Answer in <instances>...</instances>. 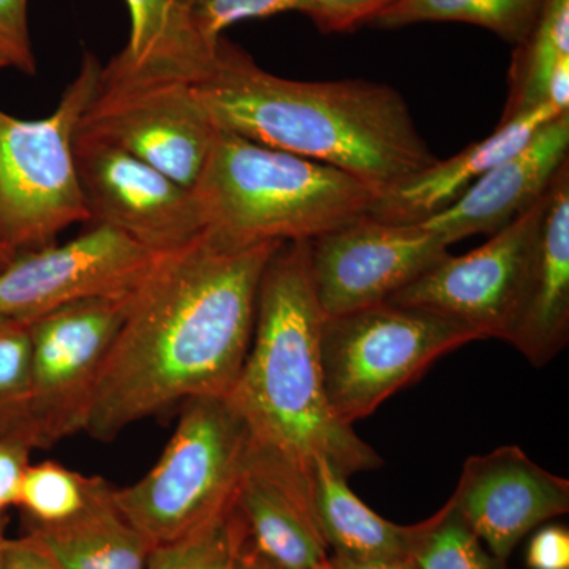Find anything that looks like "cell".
Returning a JSON list of instances; mask_svg holds the SVG:
<instances>
[{"label":"cell","instance_id":"1","mask_svg":"<svg viewBox=\"0 0 569 569\" xmlns=\"http://www.w3.org/2000/svg\"><path fill=\"white\" fill-rule=\"evenodd\" d=\"M283 242L222 249L203 234L159 254L129 298L84 432L127 427L201 396H230L252 343L266 264Z\"/></svg>","mask_w":569,"mask_h":569},{"label":"cell","instance_id":"2","mask_svg":"<svg viewBox=\"0 0 569 569\" xmlns=\"http://www.w3.org/2000/svg\"><path fill=\"white\" fill-rule=\"evenodd\" d=\"M192 86L217 129L346 171L377 192L438 160L391 86L287 80L223 37Z\"/></svg>","mask_w":569,"mask_h":569},{"label":"cell","instance_id":"3","mask_svg":"<svg viewBox=\"0 0 569 569\" xmlns=\"http://www.w3.org/2000/svg\"><path fill=\"white\" fill-rule=\"evenodd\" d=\"M323 320L310 241L283 242L261 277L252 343L230 397L254 445L309 477L323 459L350 478L383 460L332 411L321 369Z\"/></svg>","mask_w":569,"mask_h":569},{"label":"cell","instance_id":"4","mask_svg":"<svg viewBox=\"0 0 569 569\" xmlns=\"http://www.w3.org/2000/svg\"><path fill=\"white\" fill-rule=\"evenodd\" d=\"M192 190L201 234L222 249L313 241L369 213L378 193L346 171L222 129Z\"/></svg>","mask_w":569,"mask_h":569},{"label":"cell","instance_id":"5","mask_svg":"<svg viewBox=\"0 0 569 569\" xmlns=\"http://www.w3.org/2000/svg\"><path fill=\"white\" fill-rule=\"evenodd\" d=\"M252 441L230 396L186 400L159 462L112 490L116 508L152 548L186 537L233 507Z\"/></svg>","mask_w":569,"mask_h":569},{"label":"cell","instance_id":"6","mask_svg":"<svg viewBox=\"0 0 569 569\" xmlns=\"http://www.w3.org/2000/svg\"><path fill=\"white\" fill-rule=\"evenodd\" d=\"M102 66L86 52L56 110L24 121L0 110V252H33L56 244L74 223L91 222L73 144L99 84Z\"/></svg>","mask_w":569,"mask_h":569},{"label":"cell","instance_id":"7","mask_svg":"<svg viewBox=\"0 0 569 569\" xmlns=\"http://www.w3.org/2000/svg\"><path fill=\"white\" fill-rule=\"evenodd\" d=\"M475 340L481 337L451 318L389 301L325 317L320 356L332 411L353 426L438 359Z\"/></svg>","mask_w":569,"mask_h":569},{"label":"cell","instance_id":"8","mask_svg":"<svg viewBox=\"0 0 569 569\" xmlns=\"http://www.w3.org/2000/svg\"><path fill=\"white\" fill-rule=\"evenodd\" d=\"M77 132L132 153L182 186L193 187L217 127L192 82L137 73L112 58L102 67Z\"/></svg>","mask_w":569,"mask_h":569},{"label":"cell","instance_id":"9","mask_svg":"<svg viewBox=\"0 0 569 569\" xmlns=\"http://www.w3.org/2000/svg\"><path fill=\"white\" fill-rule=\"evenodd\" d=\"M130 295L74 302L28 323L33 449H50L63 438L84 432L97 381L126 318Z\"/></svg>","mask_w":569,"mask_h":569},{"label":"cell","instance_id":"10","mask_svg":"<svg viewBox=\"0 0 569 569\" xmlns=\"http://www.w3.org/2000/svg\"><path fill=\"white\" fill-rule=\"evenodd\" d=\"M545 200L546 194L485 246L462 257L448 252L388 301L451 318L481 340L507 342L526 290Z\"/></svg>","mask_w":569,"mask_h":569},{"label":"cell","instance_id":"11","mask_svg":"<svg viewBox=\"0 0 569 569\" xmlns=\"http://www.w3.org/2000/svg\"><path fill=\"white\" fill-rule=\"evenodd\" d=\"M157 258L121 230L96 223L66 244L11 258L0 271V318L32 323L74 302L129 296Z\"/></svg>","mask_w":569,"mask_h":569},{"label":"cell","instance_id":"12","mask_svg":"<svg viewBox=\"0 0 569 569\" xmlns=\"http://www.w3.org/2000/svg\"><path fill=\"white\" fill-rule=\"evenodd\" d=\"M422 223H391L365 213L310 241L313 284L325 317L388 301L448 253Z\"/></svg>","mask_w":569,"mask_h":569},{"label":"cell","instance_id":"13","mask_svg":"<svg viewBox=\"0 0 569 569\" xmlns=\"http://www.w3.org/2000/svg\"><path fill=\"white\" fill-rule=\"evenodd\" d=\"M73 153L91 222L110 224L157 254L181 249L203 233L192 187L78 132Z\"/></svg>","mask_w":569,"mask_h":569},{"label":"cell","instance_id":"14","mask_svg":"<svg viewBox=\"0 0 569 569\" xmlns=\"http://www.w3.org/2000/svg\"><path fill=\"white\" fill-rule=\"evenodd\" d=\"M449 500L486 548L507 561L531 530L567 515L569 481L509 445L467 459Z\"/></svg>","mask_w":569,"mask_h":569},{"label":"cell","instance_id":"15","mask_svg":"<svg viewBox=\"0 0 569 569\" xmlns=\"http://www.w3.org/2000/svg\"><path fill=\"white\" fill-rule=\"evenodd\" d=\"M312 478L252 441L233 501L250 545L283 569H313L328 557Z\"/></svg>","mask_w":569,"mask_h":569},{"label":"cell","instance_id":"16","mask_svg":"<svg viewBox=\"0 0 569 569\" xmlns=\"http://www.w3.org/2000/svg\"><path fill=\"white\" fill-rule=\"evenodd\" d=\"M568 151L569 112H565L545 123L518 152L490 168L458 201L421 223L448 246L468 236H493L545 197L569 160Z\"/></svg>","mask_w":569,"mask_h":569},{"label":"cell","instance_id":"17","mask_svg":"<svg viewBox=\"0 0 569 569\" xmlns=\"http://www.w3.org/2000/svg\"><path fill=\"white\" fill-rule=\"evenodd\" d=\"M508 343L545 367L569 342V160L546 193L526 290Z\"/></svg>","mask_w":569,"mask_h":569},{"label":"cell","instance_id":"18","mask_svg":"<svg viewBox=\"0 0 569 569\" xmlns=\"http://www.w3.org/2000/svg\"><path fill=\"white\" fill-rule=\"evenodd\" d=\"M559 116L561 112L552 104L541 103L498 123L490 137L473 142L451 159L437 160L425 170L380 190L369 216L391 223L425 222L458 201L490 168L518 152L545 123Z\"/></svg>","mask_w":569,"mask_h":569},{"label":"cell","instance_id":"19","mask_svg":"<svg viewBox=\"0 0 569 569\" xmlns=\"http://www.w3.org/2000/svg\"><path fill=\"white\" fill-rule=\"evenodd\" d=\"M331 463L317 459L312 496L321 533L336 556L355 560L410 559L425 531V522L397 526L378 516L348 488Z\"/></svg>","mask_w":569,"mask_h":569},{"label":"cell","instance_id":"20","mask_svg":"<svg viewBox=\"0 0 569 569\" xmlns=\"http://www.w3.org/2000/svg\"><path fill=\"white\" fill-rule=\"evenodd\" d=\"M132 18L127 47L116 61L137 73L197 82L216 62L217 47L198 33L192 0H126Z\"/></svg>","mask_w":569,"mask_h":569},{"label":"cell","instance_id":"21","mask_svg":"<svg viewBox=\"0 0 569 569\" xmlns=\"http://www.w3.org/2000/svg\"><path fill=\"white\" fill-rule=\"evenodd\" d=\"M26 535L47 550L59 569H146L152 550L116 508L112 492L73 522Z\"/></svg>","mask_w":569,"mask_h":569},{"label":"cell","instance_id":"22","mask_svg":"<svg viewBox=\"0 0 569 569\" xmlns=\"http://www.w3.org/2000/svg\"><path fill=\"white\" fill-rule=\"evenodd\" d=\"M569 61V0H545L538 20L520 43L509 70V96L500 122L546 103V89Z\"/></svg>","mask_w":569,"mask_h":569},{"label":"cell","instance_id":"23","mask_svg":"<svg viewBox=\"0 0 569 569\" xmlns=\"http://www.w3.org/2000/svg\"><path fill=\"white\" fill-rule=\"evenodd\" d=\"M107 479L88 477L56 460L31 463L22 478L17 508L28 530L66 526L112 492Z\"/></svg>","mask_w":569,"mask_h":569},{"label":"cell","instance_id":"24","mask_svg":"<svg viewBox=\"0 0 569 569\" xmlns=\"http://www.w3.org/2000/svg\"><path fill=\"white\" fill-rule=\"evenodd\" d=\"M545 0H397L373 24L403 28L418 22H467L520 43L538 20Z\"/></svg>","mask_w":569,"mask_h":569},{"label":"cell","instance_id":"25","mask_svg":"<svg viewBox=\"0 0 569 569\" xmlns=\"http://www.w3.org/2000/svg\"><path fill=\"white\" fill-rule=\"evenodd\" d=\"M418 569H508L467 526L451 500L433 518L413 550Z\"/></svg>","mask_w":569,"mask_h":569},{"label":"cell","instance_id":"26","mask_svg":"<svg viewBox=\"0 0 569 569\" xmlns=\"http://www.w3.org/2000/svg\"><path fill=\"white\" fill-rule=\"evenodd\" d=\"M31 355L29 325L0 320V437H20L33 449L29 433Z\"/></svg>","mask_w":569,"mask_h":569},{"label":"cell","instance_id":"27","mask_svg":"<svg viewBox=\"0 0 569 569\" xmlns=\"http://www.w3.org/2000/svg\"><path fill=\"white\" fill-rule=\"evenodd\" d=\"M239 533L241 523L231 507L192 533L152 548L146 569H230Z\"/></svg>","mask_w":569,"mask_h":569},{"label":"cell","instance_id":"28","mask_svg":"<svg viewBox=\"0 0 569 569\" xmlns=\"http://www.w3.org/2000/svg\"><path fill=\"white\" fill-rule=\"evenodd\" d=\"M306 0H192V18L198 33L217 47L222 32L236 22L305 10Z\"/></svg>","mask_w":569,"mask_h":569},{"label":"cell","instance_id":"29","mask_svg":"<svg viewBox=\"0 0 569 569\" xmlns=\"http://www.w3.org/2000/svg\"><path fill=\"white\" fill-rule=\"evenodd\" d=\"M397 0H306L305 10L321 32H348L377 20Z\"/></svg>","mask_w":569,"mask_h":569},{"label":"cell","instance_id":"30","mask_svg":"<svg viewBox=\"0 0 569 569\" xmlns=\"http://www.w3.org/2000/svg\"><path fill=\"white\" fill-rule=\"evenodd\" d=\"M0 52L10 67L36 73L31 36H29L28 0H0Z\"/></svg>","mask_w":569,"mask_h":569},{"label":"cell","instance_id":"31","mask_svg":"<svg viewBox=\"0 0 569 569\" xmlns=\"http://www.w3.org/2000/svg\"><path fill=\"white\" fill-rule=\"evenodd\" d=\"M32 451L20 437H0V523H6V512L17 507Z\"/></svg>","mask_w":569,"mask_h":569},{"label":"cell","instance_id":"32","mask_svg":"<svg viewBox=\"0 0 569 569\" xmlns=\"http://www.w3.org/2000/svg\"><path fill=\"white\" fill-rule=\"evenodd\" d=\"M529 569H569V533L565 527L538 530L527 549Z\"/></svg>","mask_w":569,"mask_h":569},{"label":"cell","instance_id":"33","mask_svg":"<svg viewBox=\"0 0 569 569\" xmlns=\"http://www.w3.org/2000/svg\"><path fill=\"white\" fill-rule=\"evenodd\" d=\"M3 569H59L47 550L31 537L7 539Z\"/></svg>","mask_w":569,"mask_h":569},{"label":"cell","instance_id":"34","mask_svg":"<svg viewBox=\"0 0 569 569\" xmlns=\"http://www.w3.org/2000/svg\"><path fill=\"white\" fill-rule=\"evenodd\" d=\"M238 516V515H236ZM239 519V518H238ZM241 523V520H239ZM230 569H283L280 568L279 565L274 563V561L269 560L268 557H264L263 553L258 552L257 549L250 545L249 539H247L244 529H242L241 523V533H239L238 542H236L233 559H231Z\"/></svg>","mask_w":569,"mask_h":569},{"label":"cell","instance_id":"35","mask_svg":"<svg viewBox=\"0 0 569 569\" xmlns=\"http://www.w3.org/2000/svg\"><path fill=\"white\" fill-rule=\"evenodd\" d=\"M335 569H418L413 559L396 560H355L347 557H331Z\"/></svg>","mask_w":569,"mask_h":569},{"label":"cell","instance_id":"36","mask_svg":"<svg viewBox=\"0 0 569 569\" xmlns=\"http://www.w3.org/2000/svg\"><path fill=\"white\" fill-rule=\"evenodd\" d=\"M6 537V523H0V569H3V559H6V546H7Z\"/></svg>","mask_w":569,"mask_h":569},{"label":"cell","instance_id":"37","mask_svg":"<svg viewBox=\"0 0 569 569\" xmlns=\"http://www.w3.org/2000/svg\"><path fill=\"white\" fill-rule=\"evenodd\" d=\"M313 569H335V565H332L331 557H325Z\"/></svg>","mask_w":569,"mask_h":569},{"label":"cell","instance_id":"38","mask_svg":"<svg viewBox=\"0 0 569 569\" xmlns=\"http://www.w3.org/2000/svg\"><path fill=\"white\" fill-rule=\"evenodd\" d=\"M10 260L11 258L9 257V254L0 252V271H2V269L10 263Z\"/></svg>","mask_w":569,"mask_h":569},{"label":"cell","instance_id":"39","mask_svg":"<svg viewBox=\"0 0 569 569\" xmlns=\"http://www.w3.org/2000/svg\"><path fill=\"white\" fill-rule=\"evenodd\" d=\"M3 67H10V62L9 59L0 52V69H3Z\"/></svg>","mask_w":569,"mask_h":569},{"label":"cell","instance_id":"40","mask_svg":"<svg viewBox=\"0 0 569 569\" xmlns=\"http://www.w3.org/2000/svg\"><path fill=\"white\" fill-rule=\"evenodd\" d=\"M0 320H2V318H0Z\"/></svg>","mask_w":569,"mask_h":569}]
</instances>
